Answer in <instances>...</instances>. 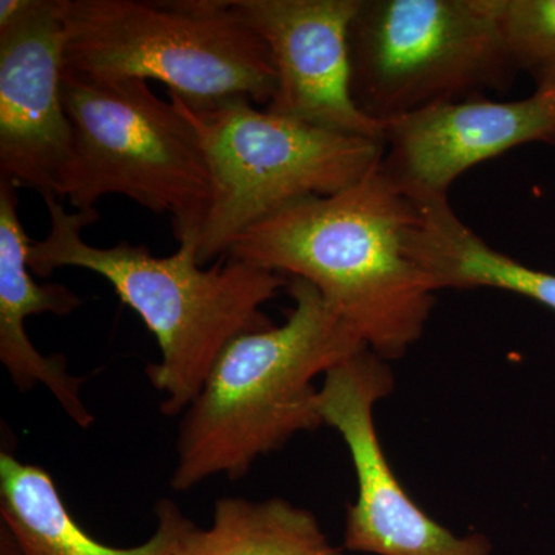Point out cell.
<instances>
[{
	"label": "cell",
	"instance_id": "obj_1",
	"mask_svg": "<svg viewBox=\"0 0 555 555\" xmlns=\"http://www.w3.org/2000/svg\"><path fill=\"white\" fill-rule=\"evenodd\" d=\"M415 207L382 167L331 196L283 208L228 255L308 281L375 356L396 360L425 334L436 294L404 250Z\"/></svg>",
	"mask_w": 555,
	"mask_h": 555
},
{
	"label": "cell",
	"instance_id": "obj_2",
	"mask_svg": "<svg viewBox=\"0 0 555 555\" xmlns=\"http://www.w3.org/2000/svg\"><path fill=\"white\" fill-rule=\"evenodd\" d=\"M42 198L50 230L31 243V272L49 278L76 268L108 281L158 341L159 363L149 364L145 374L164 396V415L184 414L233 339L273 326L262 308L287 287L288 278L230 257L204 269L195 244H179L170 257L129 241L91 246L82 232L100 219L96 208L69 214L56 196Z\"/></svg>",
	"mask_w": 555,
	"mask_h": 555
},
{
	"label": "cell",
	"instance_id": "obj_3",
	"mask_svg": "<svg viewBox=\"0 0 555 555\" xmlns=\"http://www.w3.org/2000/svg\"><path fill=\"white\" fill-rule=\"evenodd\" d=\"M286 291V321L233 339L185 409L175 491L243 478L261 456L323 426L315 378L367 349L308 281L288 278Z\"/></svg>",
	"mask_w": 555,
	"mask_h": 555
},
{
	"label": "cell",
	"instance_id": "obj_4",
	"mask_svg": "<svg viewBox=\"0 0 555 555\" xmlns=\"http://www.w3.org/2000/svg\"><path fill=\"white\" fill-rule=\"evenodd\" d=\"M61 13L65 72L156 80L189 105L272 100L268 46L232 0H61Z\"/></svg>",
	"mask_w": 555,
	"mask_h": 555
},
{
	"label": "cell",
	"instance_id": "obj_5",
	"mask_svg": "<svg viewBox=\"0 0 555 555\" xmlns=\"http://www.w3.org/2000/svg\"><path fill=\"white\" fill-rule=\"evenodd\" d=\"M64 104L73 153L56 198L93 210L104 196H126L169 215L179 244H195L211 182L198 134L173 101L147 80L98 79L65 72Z\"/></svg>",
	"mask_w": 555,
	"mask_h": 555
},
{
	"label": "cell",
	"instance_id": "obj_6",
	"mask_svg": "<svg viewBox=\"0 0 555 555\" xmlns=\"http://www.w3.org/2000/svg\"><path fill=\"white\" fill-rule=\"evenodd\" d=\"M211 195L196 238L199 264L224 258L258 222L315 196H331L377 169L385 142L273 115L247 98L189 105Z\"/></svg>",
	"mask_w": 555,
	"mask_h": 555
},
{
	"label": "cell",
	"instance_id": "obj_7",
	"mask_svg": "<svg viewBox=\"0 0 555 555\" xmlns=\"http://www.w3.org/2000/svg\"><path fill=\"white\" fill-rule=\"evenodd\" d=\"M349 56L353 101L382 124L506 91L518 73L488 0H360Z\"/></svg>",
	"mask_w": 555,
	"mask_h": 555
},
{
	"label": "cell",
	"instance_id": "obj_8",
	"mask_svg": "<svg viewBox=\"0 0 555 555\" xmlns=\"http://www.w3.org/2000/svg\"><path fill=\"white\" fill-rule=\"evenodd\" d=\"M393 390L392 369L369 349L323 377L324 425L341 436L357 476L356 503L347 507L345 550L375 555H492L488 537L452 534L425 513L387 462L374 411Z\"/></svg>",
	"mask_w": 555,
	"mask_h": 555
},
{
	"label": "cell",
	"instance_id": "obj_9",
	"mask_svg": "<svg viewBox=\"0 0 555 555\" xmlns=\"http://www.w3.org/2000/svg\"><path fill=\"white\" fill-rule=\"evenodd\" d=\"M275 67L273 115L385 142L350 90L349 31L360 0H232Z\"/></svg>",
	"mask_w": 555,
	"mask_h": 555
},
{
	"label": "cell",
	"instance_id": "obj_10",
	"mask_svg": "<svg viewBox=\"0 0 555 555\" xmlns=\"http://www.w3.org/2000/svg\"><path fill=\"white\" fill-rule=\"evenodd\" d=\"M61 0L0 27V181L56 195L73 153Z\"/></svg>",
	"mask_w": 555,
	"mask_h": 555
},
{
	"label": "cell",
	"instance_id": "obj_11",
	"mask_svg": "<svg viewBox=\"0 0 555 555\" xmlns=\"http://www.w3.org/2000/svg\"><path fill=\"white\" fill-rule=\"evenodd\" d=\"M555 145V94L485 96L420 109L385 124L382 170L412 203L448 198L465 171L525 144Z\"/></svg>",
	"mask_w": 555,
	"mask_h": 555
},
{
	"label": "cell",
	"instance_id": "obj_12",
	"mask_svg": "<svg viewBox=\"0 0 555 555\" xmlns=\"http://www.w3.org/2000/svg\"><path fill=\"white\" fill-rule=\"evenodd\" d=\"M31 243L22 225L16 185L0 181V361L21 392L46 386L65 414L87 429L94 416L82 398V378L69 374L64 357L39 352L25 331L28 317H67L82 299L62 284L35 280L28 264Z\"/></svg>",
	"mask_w": 555,
	"mask_h": 555
},
{
	"label": "cell",
	"instance_id": "obj_13",
	"mask_svg": "<svg viewBox=\"0 0 555 555\" xmlns=\"http://www.w3.org/2000/svg\"><path fill=\"white\" fill-rule=\"evenodd\" d=\"M155 513V532L144 543L109 546L76 520L46 467L0 454V524L24 555H175L192 520L173 500H160Z\"/></svg>",
	"mask_w": 555,
	"mask_h": 555
},
{
	"label": "cell",
	"instance_id": "obj_14",
	"mask_svg": "<svg viewBox=\"0 0 555 555\" xmlns=\"http://www.w3.org/2000/svg\"><path fill=\"white\" fill-rule=\"evenodd\" d=\"M404 250L434 291L496 288L555 312V275L529 268L489 246L459 218L448 198L412 203Z\"/></svg>",
	"mask_w": 555,
	"mask_h": 555
},
{
	"label": "cell",
	"instance_id": "obj_15",
	"mask_svg": "<svg viewBox=\"0 0 555 555\" xmlns=\"http://www.w3.org/2000/svg\"><path fill=\"white\" fill-rule=\"evenodd\" d=\"M175 555H349L332 545L315 514L284 499L222 496L207 528L190 524Z\"/></svg>",
	"mask_w": 555,
	"mask_h": 555
},
{
	"label": "cell",
	"instance_id": "obj_16",
	"mask_svg": "<svg viewBox=\"0 0 555 555\" xmlns=\"http://www.w3.org/2000/svg\"><path fill=\"white\" fill-rule=\"evenodd\" d=\"M496 27L518 72L555 64V0H488Z\"/></svg>",
	"mask_w": 555,
	"mask_h": 555
},
{
	"label": "cell",
	"instance_id": "obj_17",
	"mask_svg": "<svg viewBox=\"0 0 555 555\" xmlns=\"http://www.w3.org/2000/svg\"><path fill=\"white\" fill-rule=\"evenodd\" d=\"M33 3H35V0H2L0 2V27L20 20L31 9Z\"/></svg>",
	"mask_w": 555,
	"mask_h": 555
},
{
	"label": "cell",
	"instance_id": "obj_18",
	"mask_svg": "<svg viewBox=\"0 0 555 555\" xmlns=\"http://www.w3.org/2000/svg\"><path fill=\"white\" fill-rule=\"evenodd\" d=\"M0 555H24L20 543L3 524H0Z\"/></svg>",
	"mask_w": 555,
	"mask_h": 555
},
{
	"label": "cell",
	"instance_id": "obj_19",
	"mask_svg": "<svg viewBox=\"0 0 555 555\" xmlns=\"http://www.w3.org/2000/svg\"><path fill=\"white\" fill-rule=\"evenodd\" d=\"M532 78L535 80L537 90H546L555 94V64L532 73Z\"/></svg>",
	"mask_w": 555,
	"mask_h": 555
}]
</instances>
